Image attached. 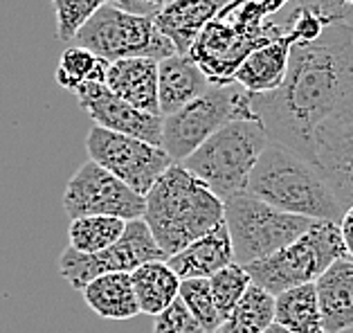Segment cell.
Returning a JSON list of instances; mask_svg holds the SVG:
<instances>
[{
  "mask_svg": "<svg viewBox=\"0 0 353 333\" xmlns=\"http://www.w3.org/2000/svg\"><path fill=\"white\" fill-rule=\"evenodd\" d=\"M248 194L286 214L311 221L340 223L344 216V208L322 169L277 142H268L263 149L250 176Z\"/></svg>",
  "mask_w": 353,
  "mask_h": 333,
  "instance_id": "3",
  "label": "cell"
},
{
  "mask_svg": "<svg viewBox=\"0 0 353 333\" xmlns=\"http://www.w3.org/2000/svg\"><path fill=\"white\" fill-rule=\"evenodd\" d=\"M77 97L94 126L149 142L153 147H162V117L149 115L126 104L124 99H119L115 92L106 88V83H85L77 90Z\"/></svg>",
  "mask_w": 353,
  "mask_h": 333,
  "instance_id": "12",
  "label": "cell"
},
{
  "mask_svg": "<svg viewBox=\"0 0 353 333\" xmlns=\"http://www.w3.org/2000/svg\"><path fill=\"white\" fill-rule=\"evenodd\" d=\"M144 196L133 192L92 160L77 169L63 192V212L70 221L83 216H113L128 223L144 219Z\"/></svg>",
  "mask_w": 353,
  "mask_h": 333,
  "instance_id": "11",
  "label": "cell"
},
{
  "mask_svg": "<svg viewBox=\"0 0 353 333\" xmlns=\"http://www.w3.org/2000/svg\"><path fill=\"white\" fill-rule=\"evenodd\" d=\"M126 230V221L113 216H83L70 221L68 239L70 248L85 254L104 252L122 239Z\"/></svg>",
  "mask_w": 353,
  "mask_h": 333,
  "instance_id": "24",
  "label": "cell"
},
{
  "mask_svg": "<svg viewBox=\"0 0 353 333\" xmlns=\"http://www.w3.org/2000/svg\"><path fill=\"white\" fill-rule=\"evenodd\" d=\"M169 257L156 243L144 219L128 221L122 239L104 252L85 254L68 245L59 257V275L77 290H83L92 279L108 272H131L149 261H167Z\"/></svg>",
  "mask_w": 353,
  "mask_h": 333,
  "instance_id": "9",
  "label": "cell"
},
{
  "mask_svg": "<svg viewBox=\"0 0 353 333\" xmlns=\"http://www.w3.org/2000/svg\"><path fill=\"white\" fill-rule=\"evenodd\" d=\"M180 300L185 302L189 313L203 324L205 331L219 333L225 318L219 311V306L214 304L210 279H183L180 281Z\"/></svg>",
  "mask_w": 353,
  "mask_h": 333,
  "instance_id": "26",
  "label": "cell"
},
{
  "mask_svg": "<svg viewBox=\"0 0 353 333\" xmlns=\"http://www.w3.org/2000/svg\"><path fill=\"white\" fill-rule=\"evenodd\" d=\"M324 331L344 333L353 329V259L344 257L333 263L315 281Z\"/></svg>",
  "mask_w": 353,
  "mask_h": 333,
  "instance_id": "19",
  "label": "cell"
},
{
  "mask_svg": "<svg viewBox=\"0 0 353 333\" xmlns=\"http://www.w3.org/2000/svg\"><path fill=\"white\" fill-rule=\"evenodd\" d=\"M263 333H290V331H286L283 327H279V324H272V327H270L268 331H263Z\"/></svg>",
  "mask_w": 353,
  "mask_h": 333,
  "instance_id": "32",
  "label": "cell"
},
{
  "mask_svg": "<svg viewBox=\"0 0 353 333\" xmlns=\"http://www.w3.org/2000/svg\"><path fill=\"white\" fill-rule=\"evenodd\" d=\"M290 50H292V41L288 34L254 48L241 61L232 79L241 83L250 95H265V92L277 90L283 83V79H286Z\"/></svg>",
  "mask_w": 353,
  "mask_h": 333,
  "instance_id": "17",
  "label": "cell"
},
{
  "mask_svg": "<svg viewBox=\"0 0 353 333\" xmlns=\"http://www.w3.org/2000/svg\"><path fill=\"white\" fill-rule=\"evenodd\" d=\"M140 311L160 315L180 297V277L169 268L167 261H149L131 272Z\"/></svg>",
  "mask_w": 353,
  "mask_h": 333,
  "instance_id": "21",
  "label": "cell"
},
{
  "mask_svg": "<svg viewBox=\"0 0 353 333\" xmlns=\"http://www.w3.org/2000/svg\"><path fill=\"white\" fill-rule=\"evenodd\" d=\"M250 92L232 81H212L210 88L178 113L162 117V149L174 162L187 160L214 133L236 119L254 117Z\"/></svg>",
  "mask_w": 353,
  "mask_h": 333,
  "instance_id": "6",
  "label": "cell"
},
{
  "mask_svg": "<svg viewBox=\"0 0 353 333\" xmlns=\"http://www.w3.org/2000/svg\"><path fill=\"white\" fill-rule=\"evenodd\" d=\"M110 0H50L57 19V37L63 43H72V39L88 23L101 7Z\"/></svg>",
  "mask_w": 353,
  "mask_h": 333,
  "instance_id": "27",
  "label": "cell"
},
{
  "mask_svg": "<svg viewBox=\"0 0 353 333\" xmlns=\"http://www.w3.org/2000/svg\"><path fill=\"white\" fill-rule=\"evenodd\" d=\"M169 268L183 279H210L216 275L219 270L228 268L230 263H234V250H232V241L225 228L219 225L214 232L201 236L198 241L189 243L185 250L167 259Z\"/></svg>",
  "mask_w": 353,
  "mask_h": 333,
  "instance_id": "18",
  "label": "cell"
},
{
  "mask_svg": "<svg viewBox=\"0 0 353 333\" xmlns=\"http://www.w3.org/2000/svg\"><path fill=\"white\" fill-rule=\"evenodd\" d=\"M315 165L347 212L353 205V110L326 119L317 129Z\"/></svg>",
  "mask_w": 353,
  "mask_h": 333,
  "instance_id": "13",
  "label": "cell"
},
{
  "mask_svg": "<svg viewBox=\"0 0 353 333\" xmlns=\"http://www.w3.org/2000/svg\"><path fill=\"white\" fill-rule=\"evenodd\" d=\"M158 68L160 61L156 59H122V61L108 63L104 83L126 104L162 117L158 99Z\"/></svg>",
  "mask_w": 353,
  "mask_h": 333,
  "instance_id": "15",
  "label": "cell"
},
{
  "mask_svg": "<svg viewBox=\"0 0 353 333\" xmlns=\"http://www.w3.org/2000/svg\"><path fill=\"white\" fill-rule=\"evenodd\" d=\"M274 324V295L250 284L245 295L228 313L219 333H263Z\"/></svg>",
  "mask_w": 353,
  "mask_h": 333,
  "instance_id": "23",
  "label": "cell"
},
{
  "mask_svg": "<svg viewBox=\"0 0 353 333\" xmlns=\"http://www.w3.org/2000/svg\"><path fill=\"white\" fill-rule=\"evenodd\" d=\"M110 3H115L117 7H122V10L131 12V14L149 16V19H156L158 12H160L165 5H169L171 0H110Z\"/></svg>",
  "mask_w": 353,
  "mask_h": 333,
  "instance_id": "30",
  "label": "cell"
},
{
  "mask_svg": "<svg viewBox=\"0 0 353 333\" xmlns=\"http://www.w3.org/2000/svg\"><path fill=\"white\" fill-rule=\"evenodd\" d=\"M153 333H208V331L203 329V324L189 313L185 302L178 297L169 309H165L160 315H156Z\"/></svg>",
  "mask_w": 353,
  "mask_h": 333,
  "instance_id": "29",
  "label": "cell"
},
{
  "mask_svg": "<svg viewBox=\"0 0 353 333\" xmlns=\"http://www.w3.org/2000/svg\"><path fill=\"white\" fill-rule=\"evenodd\" d=\"M85 151H88V160L97 162L140 196L149 194L158 178L174 165V160L162 147H153L149 142L99 129V126H92L85 135Z\"/></svg>",
  "mask_w": 353,
  "mask_h": 333,
  "instance_id": "10",
  "label": "cell"
},
{
  "mask_svg": "<svg viewBox=\"0 0 353 333\" xmlns=\"http://www.w3.org/2000/svg\"><path fill=\"white\" fill-rule=\"evenodd\" d=\"M250 284H252V279H250L248 270L243 266H239V263H230L228 268H223L216 275L210 277L214 304L219 306L223 318H228V313L234 309L236 302L245 295Z\"/></svg>",
  "mask_w": 353,
  "mask_h": 333,
  "instance_id": "28",
  "label": "cell"
},
{
  "mask_svg": "<svg viewBox=\"0 0 353 333\" xmlns=\"http://www.w3.org/2000/svg\"><path fill=\"white\" fill-rule=\"evenodd\" d=\"M274 324L290 333H326L315 284L290 288L274 297Z\"/></svg>",
  "mask_w": 353,
  "mask_h": 333,
  "instance_id": "22",
  "label": "cell"
},
{
  "mask_svg": "<svg viewBox=\"0 0 353 333\" xmlns=\"http://www.w3.org/2000/svg\"><path fill=\"white\" fill-rule=\"evenodd\" d=\"M106 72H108V61L99 59L97 54H92L90 50H85V48L68 46L63 50L61 59H59L54 79L59 86L77 92L90 81L104 83Z\"/></svg>",
  "mask_w": 353,
  "mask_h": 333,
  "instance_id": "25",
  "label": "cell"
},
{
  "mask_svg": "<svg viewBox=\"0 0 353 333\" xmlns=\"http://www.w3.org/2000/svg\"><path fill=\"white\" fill-rule=\"evenodd\" d=\"M144 201V223L167 257L214 232L225 221V203L178 162L158 178Z\"/></svg>",
  "mask_w": 353,
  "mask_h": 333,
  "instance_id": "2",
  "label": "cell"
},
{
  "mask_svg": "<svg viewBox=\"0 0 353 333\" xmlns=\"http://www.w3.org/2000/svg\"><path fill=\"white\" fill-rule=\"evenodd\" d=\"M268 142V133L256 117L236 119L214 133L180 165L225 203L248 192L250 176Z\"/></svg>",
  "mask_w": 353,
  "mask_h": 333,
  "instance_id": "4",
  "label": "cell"
},
{
  "mask_svg": "<svg viewBox=\"0 0 353 333\" xmlns=\"http://www.w3.org/2000/svg\"><path fill=\"white\" fill-rule=\"evenodd\" d=\"M83 302L104 320H131L140 315L135 288L128 272H108L92 279L83 290Z\"/></svg>",
  "mask_w": 353,
  "mask_h": 333,
  "instance_id": "20",
  "label": "cell"
},
{
  "mask_svg": "<svg viewBox=\"0 0 353 333\" xmlns=\"http://www.w3.org/2000/svg\"><path fill=\"white\" fill-rule=\"evenodd\" d=\"M340 232H342V239H344V245H347L349 257L353 259V205L347 212H344V216L340 221Z\"/></svg>",
  "mask_w": 353,
  "mask_h": 333,
  "instance_id": "31",
  "label": "cell"
},
{
  "mask_svg": "<svg viewBox=\"0 0 353 333\" xmlns=\"http://www.w3.org/2000/svg\"><path fill=\"white\" fill-rule=\"evenodd\" d=\"M311 225V219L286 214L248 192L225 201V228L234 250V263L243 268L297 241Z\"/></svg>",
  "mask_w": 353,
  "mask_h": 333,
  "instance_id": "7",
  "label": "cell"
},
{
  "mask_svg": "<svg viewBox=\"0 0 353 333\" xmlns=\"http://www.w3.org/2000/svg\"><path fill=\"white\" fill-rule=\"evenodd\" d=\"M234 0H171L158 12V30L174 43L176 54H189L201 32Z\"/></svg>",
  "mask_w": 353,
  "mask_h": 333,
  "instance_id": "14",
  "label": "cell"
},
{
  "mask_svg": "<svg viewBox=\"0 0 353 333\" xmlns=\"http://www.w3.org/2000/svg\"><path fill=\"white\" fill-rule=\"evenodd\" d=\"M349 257L347 245L340 232V223L333 221H313L306 234L297 241L281 248L261 261L245 266L252 284L268 290L270 295H281L290 288L315 284L338 259Z\"/></svg>",
  "mask_w": 353,
  "mask_h": 333,
  "instance_id": "5",
  "label": "cell"
},
{
  "mask_svg": "<svg viewBox=\"0 0 353 333\" xmlns=\"http://www.w3.org/2000/svg\"><path fill=\"white\" fill-rule=\"evenodd\" d=\"M72 46L90 50L108 63L122 59L162 61L176 54L174 43L158 30L156 21L126 12L115 3L101 7L72 39Z\"/></svg>",
  "mask_w": 353,
  "mask_h": 333,
  "instance_id": "8",
  "label": "cell"
},
{
  "mask_svg": "<svg viewBox=\"0 0 353 333\" xmlns=\"http://www.w3.org/2000/svg\"><path fill=\"white\" fill-rule=\"evenodd\" d=\"M210 77L203 72L189 54H174L162 59L158 68V99L160 115L169 117L192 104L210 88Z\"/></svg>",
  "mask_w": 353,
  "mask_h": 333,
  "instance_id": "16",
  "label": "cell"
},
{
  "mask_svg": "<svg viewBox=\"0 0 353 333\" xmlns=\"http://www.w3.org/2000/svg\"><path fill=\"white\" fill-rule=\"evenodd\" d=\"M270 142L315 162V133L353 110V25L335 21L317 37L295 41L288 72L272 92L250 97Z\"/></svg>",
  "mask_w": 353,
  "mask_h": 333,
  "instance_id": "1",
  "label": "cell"
}]
</instances>
